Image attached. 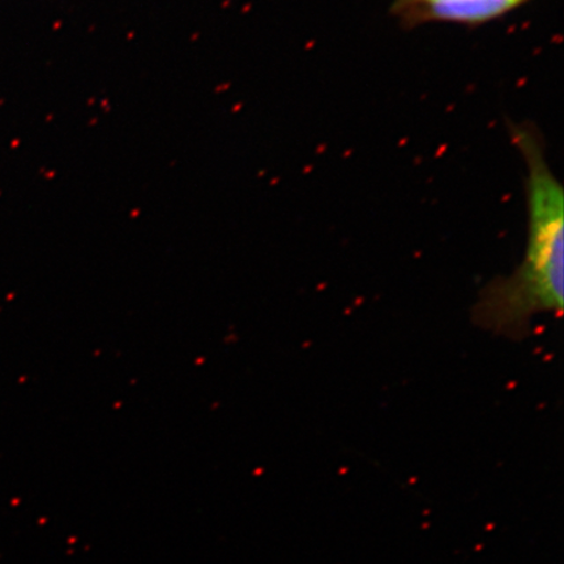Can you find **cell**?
I'll list each match as a JSON object with an SVG mask.
<instances>
[{"instance_id": "7a4b0ae2", "label": "cell", "mask_w": 564, "mask_h": 564, "mask_svg": "<svg viewBox=\"0 0 564 564\" xmlns=\"http://www.w3.org/2000/svg\"><path fill=\"white\" fill-rule=\"evenodd\" d=\"M531 0H392L390 11L405 28L429 23L478 26Z\"/></svg>"}, {"instance_id": "6da1fadb", "label": "cell", "mask_w": 564, "mask_h": 564, "mask_svg": "<svg viewBox=\"0 0 564 564\" xmlns=\"http://www.w3.org/2000/svg\"><path fill=\"white\" fill-rule=\"evenodd\" d=\"M514 145L527 165L529 215L523 265L500 286L498 308L509 319L544 310L562 313L564 302V196L553 174L541 138L532 126L510 127Z\"/></svg>"}]
</instances>
